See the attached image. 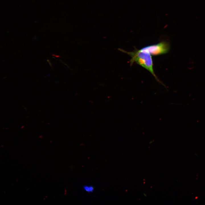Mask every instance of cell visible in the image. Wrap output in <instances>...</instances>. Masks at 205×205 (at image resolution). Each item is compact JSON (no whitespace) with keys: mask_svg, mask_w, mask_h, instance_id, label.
Wrapping results in <instances>:
<instances>
[{"mask_svg":"<svg viewBox=\"0 0 205 205\" xmlns=\"http://www.w3.org/2000/svg\"><path fill=\"white\" fill-rule=\"evenodd\" d=\"M83 188L85 191L89 193L93 192L94 190V187L91 185H85Z\"/></svg>","mask_w":205,"mask_h":205,"instance_id":"3","label":"cell"},{"mask_svg":"<svg viewBox=\"0 0 205 205\" xmlns=\"http://www.w3.org/2000/svg\"><path fill=\"white\" fill-rule=\"evenodd\" d=\"M169 49L170 45L168 42L162 41L157 44L145 46L140 50L148 52L151 55L156 56L167 53Z\"/></svg>","mask_w":205,"mask_h":205,"instance_id":"2","label":"cell"},{"mask_svg":"<svg viewBox=\"0 0 205 205\" xmlns=\"http://www.w3.org/2000/svg\"><path fill=\"white\" fill-rule=\"evenodd\" d=\"M118 50L131 56L130 61L131 65L134 62L137 63L149 71L157 81L161 83L154 72L152 59L149 53L136 49L131 52H127L120 48H119Z\"/></svg>","mask_w":205,"mask_h":205,"instance_id":"1","label":"cell"}]
</instances>
